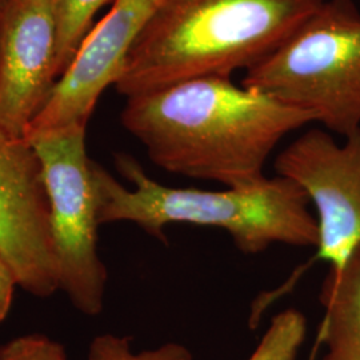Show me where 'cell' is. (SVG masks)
<instances>
[{"label": "cell", "mask_w": 360, "mask_h": 360, "mask_svg": "<svg viewBox=\"0 0 360 360\" xmlns=\"http://www.w3.org/2000/svg\"><path fill=\"white\" fill-rule=\"evenodd\" d=\"M120 122L158 167L240 187L264 178L276 146L314 117L214 75L129 96Z\"/></svg>", "instance_id": "6da1fadb"}, {"label": "cell", "mask_w": 360, "mask_h": 360, "mask_svg": "<svg viewBox=\"0 0 360 360\" xmlns=\"http://www.w3.org/2000/svg\"><path fill=\"white\" fill-rule=\"evenodd\" d=\"M326 0H159L115 89L129 98L230 77L275 51Z\"/></svg>", "instance_id": "7a4b0ae2"}, {"label": "cell", "mask_w": 360, "mask_h": 360, "mask_svg": "<svg viewBox=\"0 0 360 360\" xmlns=\"http://www.w3.org/2000/svg\"><path fill=\"white\" fill-rule=\"evenodd\" d=\"M115 166L131 188L94 160L101 226L129 221L163 242L169 224L219 229L248 255L260 254L274 245H318V224L309 211L307 195L295 181L281 175L211 191L165 186L124 153L115 155Z\"/></svg>", "instance_id": "3957f363"}, {"label": "cell", "mask_w": 360, "mask_h": 360, "mask_svg": "<svg viewBox=\"0 0 360 360\" xmlns=\"http://www.w3.org/2000/svg\"><path fill=\"white\" fill-rule=\"evenodd\" d=\"M242 84L304 111L343 138L360 129V13L326 0Z\"/></svg>", "instance_id": "277c9868"}, {"label": "cell", "mask_w": 360, "mask_h": 360, "mask_svg": "<svg viewBox=\"0 0 360 360\" xmlns=\"http://www.w3.org/2000/svg\"><path fill=\"white\" fill-rule=\"evenodd\" d=\"M86 126L30 135L49 200L50 236L59 290L82 314L102 312L107 269L98 250L99 203Z\"/></svg>", "instance_id": "5b68a950"}, {"label": "cell", "mask_w": 360, "mask_h": 360, "mask_svg": "<svg viewBox=\"0 0 360 360\" xmlns=\"http://www.w3.org/2000/svg\"><path fill=\"white\" fill-rule=\"evenodd\" d=\"M275 169L295 181L315 208L312 262L339 270L360 247V129L343 144L324 129H309L278 155Z\"/></svg>", "instance_id": "8992f818"}, {"label": "cell", "mask_w": 360, "mask_h": 360, "mask_svg": "<svg viewBox=\"0 0 360 360\" xmlns=\"http://www.w3.org/2000/svg\"><path fill=\"white\" fill-rule=\"evenodd\" d=\"M0 257L28 294L49 297L59 290L38 155L26 138H16L1 127Z\"/></svg>", "instance_id": "52a82bcc"}, {"label": "cell", "mask_w": 360, "mask_h": 360, "mask_svg": "<svg viewBox=\"0 0 360 360\" xmlns=\"http://www.w3.org/2000/svg\"><path fill=\"white\" fill-rule=\"evenodd\" d=\"M159 0H114L91 28L26 135L86 126L110 86L122 77L129 52L154 15Z\"/></svg>", "instance_id": "ba28073f"}, {"label": "cell", "mask_w": 360, "mask_h": 360, "mask_svg": "<svg viewBox=\"0 0 360 360\" xmlns=\"http://www.w3.org/2000/svg\"><path fill=\"white\" fill-rule=\"evenodd\" d=\"M51 0H7L0 10V127L16 138L59 80Z\"/></svg>", "instance_id": "9c48e42d"}, {"label": "cell", "mask_w": 360, "mask_h": 360, "mask_svg": "<svg viewBox=\"0 0 360 360\" xmlns=\"http://www.w3.org/2000/svg\"><path fill=\"white\" fill-rule=\"evenodd\" d=\"M324 309L321 360H360V247L339 270H330L321 288Z\"/></svg>", "instance_id": "30bf717a"}, {"label": "cell", "mask_w": 360, "mask_h": 360, "mask_svg": "<svg viewBox=\"0 0 360 360\" xmlns=\"http://www.w3.org/2000/svg\"><path fill=\"white\" fill-rule=\"evenodd\" d=\"M58 35L59 77L71 63L80 43L92 28L95 15L114 0H51Z\"/></svg>", "instance_id": "8fae6325"}, {"label": "cell", "mask_w": 360, "mask_h": 360, "mask_svg": "<svg viewBox=\"0 0 360 360\" xmlns=\"http://www.w3.org/2000/svg\"><path fill=\"white\" fill-rule=\"evenodd\" d=\"M307 336V321L295 309H287L271 319L257 348L247 360H297Z\"/></svg>", "instance_id": "7c38bea8"}, {"label": "cell", "mask_w": 360, "mask_h": 360, "mask_svg": "<svg viewBox=\"0 0 360 360\" xmlns=\"http://www.w3.org/2000/svg\"><path fill=\"white\" fill-rule=\"evenodd\" d=\"M89 360H195L186 346L168 342L159 347L144 351L132 348L129 336L102 334L94 338L89 349Z\"/></svg>", "instance_id": "4fadbf2b"}, {"label": "cell", "mask_w": 360, "mask_h": 360, "mask_svg": "<svg viewBox=\"0 0 360 360\" xmlns=\"http://www.w3.org/2000/svg\"><path fill=\"white\" fill-rule=\"evenodd\" d=\"M0 360H70L62 343L43 334H26L0 346Z\"/></svg>", "instance_id": "5bb4252c"}, {"label": "cell", "mask_w": 360, "mask_h": 360, "mask_svg": "<svg viewBox=\"0 0 360 360\" xmlns=\"http://www.w3.org/2000/svg\"><path fill=\"white\" fill-rule=\"evenodd\" d=\"M15 287H18L15 274L0 257V323L7 318L11 309Z\"/></svg>", "instance_id": "9a60e30c"}, {"label": "cell", "mask_w": 360, "mask_h": 360, "mask_svg": "<svg viewBox=\"0 0 360 360\" xmlns=\"http://www.w3.org/2000/svg\"><path fill=\"white\" fill-rule=\"evenodd\" d=\"M6 3H7V0H0V10H1V7H3Z\"/></svg>", "instance_id": "2e32d148"}]
</instances>
